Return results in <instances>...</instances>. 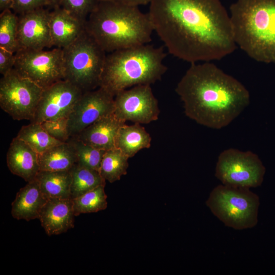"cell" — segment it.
Returning <instances> with one entry per match:
<instances>
[{
  "label": "cell",
  "mask_w": 275,
  "mask_h": 275,
  "mask_svg": "<svg viewBox=\"0 0 275 275\" xmlns=\"http://www.w3.org/2000/svg\"><path fill=\"white\" fill-rule=\"evenodd\" d=\"M147 14L168 52L190 64L220 60L236 48L220 0H151Z\"/></svg>",
  "instance_id": "1"
},
{
  "label": "cell",
  "mask_w": 275,
  "mask_h": 275,
  "mask_svg": "<svg viewBox=\"0 0 275 275\" xmlns=\"http://www.w3.org/2000/svg\"><path fill=\"white\" fill-rule=\"evenodd\" d=\"M175 91L185 115L213 129L228 126L250 102L245 86L211 62L191 64Z\"/></svg>",
  "instance_id": "2"
},
{
  "label": "cell",
  "mask_w": 275,
  "mask_h": 275,
  "mask_svg": "<svg viewBox=\"0 0 275 275\" xmlns=\"http://www.w3.org/2000/svg\"><path fill=\"white\" fill-rule=\"evenodd\" d=\"M86 31L107 53L148 44L154 31L139 7L99 1L86 19Z\"/></svg>",
  "instance_id": "3"
},
{
  "label": "cell",
  "mask_w": 275,
  "mask_h": 275,
  "mask_svg": "<svg viewBox=\"0 0 275 275\" xmlns=\"http://www.w3.org/2000/svg\"><path fill=\"white\" fill-rule=\"evenodd\" d=\"M229 14L237 46L256 61L275 64V0H237Z\"/></svg>",
  "instance_id": "4"
},
{
  "label": "cell",
  "mask_w": 275,
  "mask_h": 275,
  "mask_svg": "<svg viewBox=\"0 0 275 275\" xmlns=\"http://www.w3.org/2000/svg\"><path fill=\"white\" fill-rule=\"evenodd\" d=\"M162 47L148 44L106 53L100 87L114 95L140 85H151L161 79L167 67Z\"/></svg>",
  "instance_id": "5"
},
{
  "label": "cell",
  "mask_w": 275,
  "mask_h": 275,
  "mask_svg": "<svg viewBox=\"0 0 275 275\" xmlns=\"http://www.w3.org/2000/svg\"><path fill=\"white\" fill-rule=\"evenodd\" d=\"M65 78L83 92L100 87L106 52L85 30L62 48Z\"/></svg>",
  "instance_id": "6"
},
{
  "label": "cell",
  "mask_w": 275,
  "mask_h": 275,
  "mask_svg": "<svg viewBox=\"0 0 275 275\" xmlns=\"http://www.w3.org/2000/svg\"><path fill=\"white\" fill-rule=\"evenodd\" d=\"M206 204L227 227L241 230L257 224L259 198L250 188L219 184L211 190Z\"/></svg>",
  "instance_id": "7"
},
{
  "label": "cell",
  "mask_w": 275,
  "mask_h": 275,
  "mask_svg": "<svg viewBox=\"0 0 275 275\" xmlns=\"http://www.w3.org/2000/svg\"><path fill=\"white\" fill-rule=\"evenodd\" d=\"M265 173V168L256 154L235 148L219 154L215 169V176L221 184L250 189L261 185Z\"/></svg>",
  "instance_id": "8"
},
{
  "label": "cell",
  "mask_w": 275,
  "mask_h": 275,
  "mask_svg": "<svg viewBox=\"0 0 275 275\" xmlns=\"http://www.w3.org/2000/svg\"><path fill=\"white\" fill-rule=\"evenodd\" d=\"M43 89L13 68L0 80V106L15 120L31 121Z\"/></svg>",
  "instance_id": "9"
},
{
  "label": "cell",
  "mask_w": 275,
  "mask_h": 275,
  "mask_svg": "<svg viewBox=\"0 0 275 275\" xmlns=\"http://www.w3.org/2000/svg\"><path fill=\"white\" fill-rule=\"evenodd\" d=\"M14 69L44 89L65 78L63 49H20L15 53Z\"/></svg>",
  "instance_id": "10"
},
{
  "label": "cell",
  "mask_w": 275,
  "mask_h": 275,
  "mask_svg": "<svg viewBox=\"0 0 275 275\" xmlns=\"http://www.w3.org/2000/svg\"><path fill=\"white\" fill-rule=\"evenodd\" d=\"M114 114L123 122L148 124L157 120L160 113L158 100L150 85H140L121 91L114 98Z\"/></svg>",
  "instance_id": "11"
},
{
  "label": "cell",
  "mask_w": 275,
  "mask_h": 275,
  "mask_svg": "<svg viewBox=\"0 0 275 275\" xmlns=\"http://www.w3.org/2000/svg\"><path fill=\"white\" fill-rule=\"evenodd\" d=\"M115 95L103 87L84 92L68 117L70 137L78 134L100 118L114 113Z\"/></svg>",
  "instance_id": "12"
},
{
  "label": "cell",
  "mask_w": 275,
  "mask_h": 275,
  "mask_svg": "<svg viewBox=\"0 0 275 275\" xmlns=\"http://www.w3.org/2000/svg\"><path fill=\"white\" fill-rule=\"evenodd\" d=\"M83 91L71 82L60 80L43 90L31 122L68 118Z\"/></svg>",
  "instance_id": "13"
},
{
  "label": "cell",
  "mask_w": 275,
  "mask_h": 275,
  "mask_svg": "<svg viewBox=\"0 0 275 275\" xmlns=\"http://www.w3.org/2000/svg\"><path fill=\"white\" fill-rule=\"evenodd\" d=\"M50 12L43 7L19 15V49L42 50L53 46L49 27Z\"/></svg>",
  "instance_id": "14"
},
{
  "label": "cell",
  "mask_w": 275,
  "mask_h": 275,
  "mask_svg": "<svg viewBox=\"0 0 275 275\" xmlns=\"http://www.w3.org/2000/svg\"><path fill=\"white\" fill-rule=\"evenodd\" d=\"M75 215L73 200L49 199L38 219L48 236L59 235L74 227Z\"/></svg>",
  "instance_id": "15"
},
{
  "label": "cell",
  "mask_w": 275,
  "mask_h": 275,
  "mask_svg": "<svg viewBox=\"0 0 275 275\" xmlns=\"http://www.w3.org/2000/svg\"><path fill=\"white\" fill-rule=\"evenodd\" d=\"M86 21L61 7L53 9L49 18L53 45L63 48L71 44L85 31Z\"/></svg>",
  "instance_id": "16"
},
{
  "label": "cell",
  "mask_w": 275,
  "mask_h": 275,
  "mask_svg": "<svg viewBox=\"0 0 275 275\" xmlns=\"http://www.w3.org/2000/svg\"><path fill=\"white\" fill-rule=\"evenodd\" d=\"M6 161L10 172L27 182L35 179L40 171L38 154L17 136L10 143Z\"/></svg>",
  "instance_id": "17"
},
{
  "label": "cell",
  "mask_w": 275,
  "mask_h": 275,
  "mask_svg": "<svg viewBox=\"0 0 275 275\" xmlns=\"http://www.w3.org/2000/svg\"><path fill=\"white\" fill-rule=\"evenodd\" d=\"M125 123L113 113L98 120L73 137L98 149L107 151L116 148L117 133Z\"/></svg>",
  "instance_id": "18"
},
{
  "label": "cell",
  "mask_w": 275,
  "mask_h": 275,
  "mask_svg": "<svg viewBox=\"0 0 275 275\" xmlns=\"http://www.w3.org/2000/svg\"><path fill=\"white\" fill-rule=\"evenodd\" d=\"M47 200L35 178L28 182L17 192L12 203L11 214L18 220L30 221L38 218Z\"/></svg>",
  "instance_id": "19"
},
{
  "label": "cell",
  "mask_w": 275,
  "mask_h": 275,
  "mask_svg": "<svg viewBox=\"0 0 275 275\" xmlns=\"http://www.w3.org/2000/svg\"><path fill=\"white\" fill-rule=\"evenodd\" d=\"M151 140L150 134L141 124L128 125L125 123L118 130L115 147L129 158L141 150L149 148Z\"/></svg>",
  "instance_id": "20"
},
{
  "label": "cell",
  "mask_w": 275,
  "mask_h": 275,
  "mask_svg": "<svg viewBox=\"0 0 275 275\" xmlns=\"http://www.w3.org/2000/svg\"><path fill=\"white\" fill-rule=\"evenodd\" d=\"M38 159L40 171H70L77 161L74 146L69 140L38 154Z\"/></svg>",
  "instance_id": "21"
},
{
  "label": "cell",
  "mask_w": 275,
  "mask_h": 275,
  "mask_svg": "<svg viewBox=\"0 0 275 275\" xmlns=\"http://www.w3.org/2000/svg\"><path fill=\"white\" fill-rule=\"evenodd\" d=\"M48 199H69L72 181L70 171H40L35 178Z\"/></svg>",
  "instance_id": "22"
},
{
  "label": "cell",
  "mask_w": 275,
  "mask_h": 275,
  "mask_svg": "<svg viewBox=\"0 0 275 275\" xmlns=\"http://www.w3.org/2000/svg\"><path fill=\"white\" fill-rule=\"evenodd\" d=\"M38 154L63 142L50 136L40 123L31 122L21 127L17 136Z\"/></svg>",
  "instance_id": "23"
},
{
  "label": "cell",
  "mask_w": 275,
  "mask_h": 275,
  "mask_svg": "<svg viewBox=\"0 0 275 275\" xmlns=\"http://www.w3.org/2000/svg\"><path fill=\"white\" fill-rule=\"evenodd\" d=\"M71 197L74 199L96 187L105 185L100 172L76 164L71 170Z\"/></svg>",
  "instance_id": "24"
},
{
  "label": "cell",
  "mask_w": 275,
  "mask_h": 275,
  "mask_svg": "<svg viewBox=\"0 0 275 275\" xmlns=\"http://www.w3.org/2000/svg\"><path fill=\"white\" fill-rule=\"evenodd\" d=\"M128 159L117 148L105 151L101 163L100 175L110 183L119 180L122 176L127 174Z\"/></svg>",
  "instance_id": "25"
},
{
  "label": "cell",
  "mask_w": 275,
  "mask_h": 275,
  "mask_svg": "<svg viewBox=\"0 0 275 275\" xmlns=\"http://www.w3.org/2000/svg\"><path fill=\"white\" fill-rule=\"evenodd\" d=\"M105 185H100L77 197L72 199L75 216L82 213L97 212L107 207Z\"/></svg>",
  "instance_id": "26"
},
{
  "label": "cell",
  "mask_w": 275,
  "mask_h": 275,
  "mask_svg": "<svg viewBox=\"0 0 275 275\" xmlns=\"http://www.w3.org/2000/svg\"><path fill=\"white\" fill-rule=\"evenodd\" d=\"M18 16L11 9L0 15V47L12 52L19 50L17 40Z\"/></svg>",
  "instance_id": "27"
},
{
  "label": "cell",
  "mask_w": 275,
  "mask_h": 275,
  "mask_svg": "<svg viewBox=\"0 0 275 275\" xmlns=\"http://www.w3.org/2000/svg\"><path fill=\"white\" fill-rule=\"evenodd\" d=\"M74 146L76 164L100 172L101 163L105 151L86 144L75 137L69 140Z\"/></svg>",
  "instance_id": "28"
},
{
  "label": "cell",
  "mask_w": 275,
  "mask_h": 275,
  "mask_svg": "<svg viewBox=\"0 0 275 275\" xmlns=\"http://www.w3.org/2000/svg\"><path fill=\"white\" fill-rule=\"evenodd\" d=\"M98 1V0H62L61 7L74 16L86 20Z\"/></svg>",
  "instance_id": "29"
},
{
  "label": "cell",
  "mask_w": 275,
  "mask_h": 275,
  "mask_svg": "<svg viewBox=\"0 0 275 275\" xmlns=\"http://www.w3.org/2000/svg\"><path fill=\"white\" fill-rule=\"evenodd\" d=\"M68 118L48 120L40 123L43 128L52 137L63 143L70 138L68 130Z\"/></svg>",
  "instance_id": "30"
},
{
  "label": "cell",
  "mask_w": 275,
  "mask_h": 275,
  "mask_svg": "<svg viewBox=\"0 0 275 275\" xmlns=\"http://www.w3.org/2000/svg\"><path fill=\"white\" fill-rule=\"evenodd\" d=\"M45 6L46 0H14L11 10L20 15Z\"/></svg>",
  "instance_id": "31"
},
{
  "label": "cell",
  "mask_w": 275,
  "mask_h": 275,
  "mask_svg": "<svg viewBox=\"0 0 275 275\" xmlns=\"http://www.w3.org/2000/svg\"><path fill=\"white\" fill-rule=\"evenodd\" d=\"M15 53L0 47V73L2 75L14 68Z\"/></svg>",
  "instance_id": "32"
},
{
  "label": "cell",
  "mask_w": 275,
  "mask_h": 275,
  "mask_svg": "<svg viewBox=\"0 0 275 275\" xmlns=\"http://www.w3.org/2000/svg\"><path fill=\"white\" fill-rule=\"evenodd\" d=\"M99 1H106L114 2L129 6L139 7L141 5L149 4L151 0H98Z\"/></svg>",
  "instance_id": "33"
},
{
  "label": "cell",
  "mask_w": 275,
  "mask_h": 275,
  "mask_svg": "<svg viewBox=\"0 0 275 275\" xmlns=\"http://www.w3.org/2000/svg\"><path fill=\"white\" fill-rule=\"evenodd\" d=\"M14 0H0V10L2 12L12 9Z\"/></svg>",
  "instance_id": "34"
},
{
  "label": "cell",
  "mask_w": 275,
  "mask_h": 275,
  "mask_svg": "<svg viewBox=\"0 0 275 275\" xmlns=\"http://www.w3.org/2000/svg\"><path fill=\"white\" fill-rule=\"evenodd\" d=\"M47 6L52 9L61 7L62 0H46Z\"/></svg>",
  "instance_id": "35"
}]
</instances>
